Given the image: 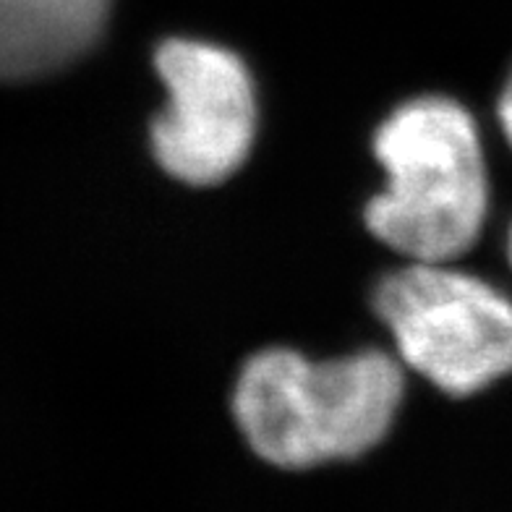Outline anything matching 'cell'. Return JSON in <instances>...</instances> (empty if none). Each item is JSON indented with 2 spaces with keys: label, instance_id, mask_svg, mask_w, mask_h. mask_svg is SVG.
Returning a JSON list of instances; mask_svg holds the SVG:
<instances>
[{
  "label": "cell",
  "instance_id": "obj_6",
  "mask_svg": "<svg viewBox=\"0 0 512 512\" xmlns=\"http://www.w3.org/2000/svg\"><path fill=\"white\" fill-rule=\"evenodd\" d=\"M497 115H499V126H502V131H505L507 144L512 147V74H510V79L505 81L502 95H499Z\"/></svg>",
  "mask_w": 512,
  "mask_h": 512
},
{
  "label": "cell",
  "instance_id": "obj_5",
  "mask_svg": "<svg viewBox=\"0 0 512 512\" xmlns=\"http://www.w3.org/2000/svg\"><path fill=\"white\" fill-rule=\"evenodd\" d=\"M113 0H0V81H29L95 48Z\"/></svg>",
  "mask_w": 512,
  "mask_h": 512
},
{
  "label": "cell",
  "instance_id": "obj_7",
  "mask_svg": "<svg viewBox=\"0 0 512 512\" xmlns=\"http://www.w3.org/2000/svg\"><path fill=\"white\" fill-rule=\"evenodd\" d=\"M507 259H510V267H512V225H510V233H507Z\"/></svg>",
  "mask_w": 512,
  "mask_h": 512
},
{
  "label": "cell",
  "instance_id": "obj_1",
  "mask_svg": "<svg viewBox=\"0 0 512 512\" xmlns=\"http://www.w3.org/2000/svg\"><path fill=\"white\" fill-rule=\"evenodd\" d=\"M403 387V369L387 353L309 361L272 348L243 366L233 413L264 463L301 471L374 450L398 416Z\"/></svg>",
  "mask_w": 512,
  "mask_h": 512
},
{
  "label": "cell",
  "instance_id": "obj_4",
  "mask_svg": "<svg viewBox=\"0 0 512 512\" xmlns=\"http://www.w3.org/2000/svg\"><path fill=\"white\" fill-rule=\"evenodd\" d=\"M155 66L168 87V108L149 128L160 168L191 186L233 176L256 134V95L246 63L212 42L176 37L157 48Z\"/></svg>",
  "mask_w": 512,
  "mask_h": 512
},
{
  "label": "cell",
  "instance_id": "obj_2",
  "mask_svg": "<svg viewBox=\"0 0 512 512\" xmlns=\"http://www.w3.org/2000/svg\"><path fill=\"white\" fill-rule=\"evenodd\" d=\"M387 186L366 207V225L411 262H452L486 220L489 183L471 113L450 97L400 105L374 136Z\"/></svg>",
  "mask_w": 512,
  "mask_h": 512
},
{
  "label": "cell",
  "instance_id": "obj_3",
  "mask_svg": "<svg viewBox=\"0 0 512 512\" xmlns=\"http://www.w3.org/2000/svg\"><path fill=\"white\" fill-rule=\"evenodd\" d=\"M450 262H411L377 285L374 311L405 366L463 398L512 374V301Z\"/></svg>",
  "mask_w": 512,
  "mask_h": 512
}]
</instances>
